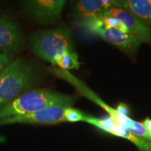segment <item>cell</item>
Here are the masks:
<instances>
[{
  "instance_id": "obj_15",
  "label": "cell",
  "mask_w": 151,
  "mask_h": 151,
  "mask_svg": "<svg viewBox=\"0 0 151 151\" xmlns=\"http://www.w3.org/2000/svg\"><path fill=\"white\" fill-rule=\"evenodd\" d=\"M14 60L13 55L0 52V73L4 70L6 68L8 67L14 62Z\"/></svg>"
},
{
  "instance_id": "obj_7",
  "label": "cell",
  "mask_w": 151,
  "mask_h": 151,
  "mask_svg": "<svg viewBox=\"0 0 151 151\" xmlns=\"http://www.w3.org/2000/svg\"><path fill=\"white\" fill-rule=\"evenodd\" d=\"M69 107V106H68ZM66 107L58 106L46 109L38 112L9 117L0 120V127L11 124H55L65 122L64 111Z\"/></svg>"
},
{
  "instance_id": "obj_8",
  "label": "cell",
  "mask_w": 151,
  "mask_h": 151,
  "mask_svg": "<svg viewBox=\"0 0 151 151\" xmlns=\"http://www.w3.org/2000/svg\"><path fill=\"white\" fill-rule=\"evenodd\" d=\"M86 122L111 134L131 141L141 151H151V141L133 134L126 128L115 122L109 116L106 118H98L88 116Z\"/></svg>"
},
{
  "instance_id": "obj_9",
  "label": "cell",
  "mask_w": 151,
  "mask_h": 151,
  "mask_svg": "<svg viewBox=\"0 0 151 151\" xmlns=\"http://www.w3.org/2000/svg\"><path fill=\"white\" fill-rule=\"evenodd\" d=\"M101 15L118 19L125 26L129 34L141 43L149 42L151 40V28L129 11L118 7H111L104 11Z\"/></svg>"
},
{
  "instance_id": "obj_14",
  "label": "cell",
  "mask_w": 151,
  "mask_h": 151,
  "mask_svg": "<svg viewBox=\"0 0 151 151\" xmlns=\"http://www.w3.org/2000/svg\"><path fill=\"white\" fill-rule=\"evenodd\" d=\"M87 117L88 116L82 111L78 109H73L71 106L66 107L64 111V118L65 122H86Z\"/></svg>"
},
{
  "instance_id": "obj_2",
  "label": "cell",
  "mask_w": 151,
  "mask_h": 151,
  "mask_svg": "<svg viewBox=\"0 0 151 151\" xmlns=\"http://www.w3.org/2000/svg\"><path fill=\"white\" fill-rule=\"evenodd\" d=\"M29 47L38 58L51 64L57 57L74 52L70 31L65 26L35 32L29 38Z\"/></svg>"
},
{
  "instance_id": "obj_4",
  "label": "cell",
  "mask_w": 151,
  "mask_h": 151,
  "mask_svg": "<svg viewBox=\"0 0 151 151\" xmlns=\"http://www.w3.org/2000/svg\"><path fill=\"white\" fill-rule=\"evenodd\" d=\"M63 72L64 73L62 76H64V77L67 81L71 83L80 93L83 94L88 99L92 100L93 102L97 104L100 107H101L104 110L109 113V117L112 118L115 122L120 124V125L122 126L123 127L126 128L133 134L151 141L150 135L146 131V129L143 127L141 122L135 121V120L130 118L129 117L122 116L117 111L116 109L112 108L110 106L107 104L106 103H105L101 98L98 97L96 94H94V92H92L91 90L89 89L88 86L83 83L81 81H79L78 79L76 78L71 73L66 72L65 71H63Z\"/></svg>"
},
{
  "instance_id": "obj_5",
  "label": "cell",
  "mask_w": 151,
  "mask_h": 151,
  "mask_svg": "<svg viewBox=\"0 0 151 151\" xmlns=\"http://www.w3.org/2000/svg\"><path fill=\"white\" fill-rule=\"evenodd\" d=\"M65 3L64 0L22 1V14L37 24H53L61 18Z\"/></svg>"
},
{
  "instance_id": "obj_16",
  "label": "cell",
  "mask_w": 151,
  "mask_h": 151,
  "mask_svg": "<svg viewBox=\"0 0 151 151\" xmlns=\"http://www.w3.org/2000/svg\"><path fill=\"white\" fill-rule=\"evenodd\" d=\"M116 110L119 113H120V114L122 115V116L129 117V107H128L124 103L119 104L118 107H117Z\"/></svg>"
},
{
  "instance_id": "obj_11",
  "label": "cell",
  "mask_w": 151,
  "mask_h": 151,
  "mask_svg": "<svg viewBox=\"0 0 151 151\" xmlns=\"http://www.w3.org/2000/svg\"><path fill=\"white\" fill-rule=\"evenodd\" d=\"M104 11L100 0H80L73 5V18L78 25L85 27L101 16Z\"/></svg>"
},
{
  "instance_id": "obj_6",
  "label": "cell",
  "mask_w": 151,
  "mask_h": 151,
  "mask_svg": "<svg viewBox=\"0 0 151 151\" xmlns=\"http://www.w3.org/2000/svg\"><path fill=\"white\" fill-rule=\"evenodd\" d=\"M23 36L20 26L6 13L0 12V52L10 54L21 50Z\"/></svg>"
},
{
  "instance_id": "obj_17",
  "label": "cell",
  "mask_w": 151,
  "mask_h": 151,
  "mask_svg": "<svg viewBox=\"0 0 151 151\" xmlns=\"http://www.w3.org/2000/svg\"><path fill=\"white\" fill-rule=\"evenodd\" d=\"M143 127L146 129V131L148 132L149 134L151 137V119L150 118H146L143 121L141 122Z\"/></svg>"
},
{
  "instance_id": "obj_18",
  "label": "cell",
  "mask_w": 151,
  "mask_h": 151,
  "mask_svg": "<svg viewBox=\"0 0 151 151\" xmlns=\"http://www.w3.org/2000/svg\"><path fill=\"white\" fill-rule=\"evenodd\" d=\"M9 68V66L7 68H6V69L3 71H1V72L0 73V84H1V81H2L3 79L4 78V77L6 76L7 73H8Z\"/></svg>"
},
{
  "instance_id": "obj_13",
  "label": "cell",
  "mask_w": 151,
  "mask_h": 151,
  "mask_svg": "<svg viewBox=\"0 0 151 151\" xmlns=\"http://www.w3.org/2000/svg\"><path fill=\"white\" fill-rule=\"evenodd\" d=\"M52 65L58 66L61 68L62 70H78L80 67L78 55L75 52H67L57 57Z\"/></svg>"
},
{
  "instance_id": "obj_1",
  "label": "cell",
  "mask_w": 151,
  "mask_h": 151,
  "mask_svg": "<svg viewBox=\"0 0 151 151\" xmlns=\"http://www.w3.org/2000/svg\"><path fill=\"white\" fill-rule=\"evenodd\" d=\"M75 101L74 96L47 89H34L0 107V120L29 114L58 106H71Z\"/></svg>"
},
{
  "instance_id": "obj_3",
  "label": "cell",
  "mask_w": 151,
  "mask_h": 151,
  "mask_svg": "<svg viewBox=\"0 0 151 151\" xmlns=\"http://www.w3.org/2000/svg\"><path fill=\"white\" fill-rule=\"evenodd\" d=\"M38 80L32 66L19 58L14 60L0 84V107L32 90Z\"/></svg>"
},
{
  "instance_id": "obj_12",
  "label": "cell",
  "mask_w": 151,
  "mask_h": 151,
  "mask_svg": "<svg viewBox=\"0 0 151 151\" xmlns=\"http://www.w3.org/2000/svg\"><path fill=\"white\" fill-rule=\"evenodd\" d=\"M113 7L129 11L143 23L151 26V0H115Z\"/></svg>"
},
{
  "instance_id": "obj_10",
  "label": "cell",
  "mask_w": 151,
  "mask_h": 151,
  "mask_svg": "<svg viewBox=\"0 0 151 151\" xmlns=\"http://www.w3.org/2000/svg\"><path fill=\"white\" fill-rule=\"evenodd\" d=\"M92 33L97 35L107 43L112 44L126 52L135 51L140 46L141 42L137 38L128 33L113 29H106L99 26L92 25L87 27Z\"/></svg>"
}]
</instances>
